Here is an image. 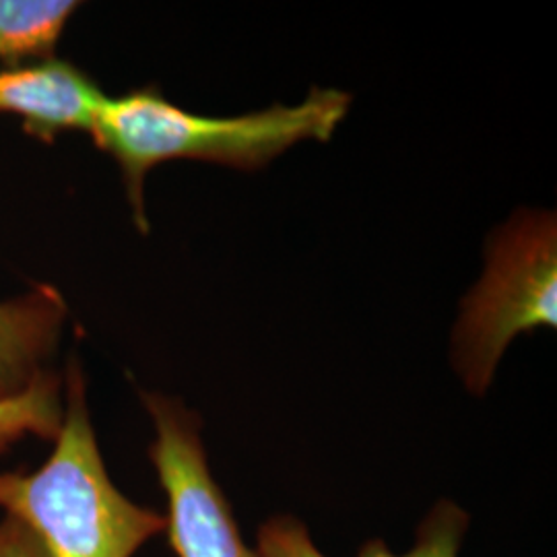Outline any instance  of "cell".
<instances>
[{
	"instance_id": "6da1fadb",
	"label": "cell",
	"mask_w": 557,
	"mask_h": 557,
	"mask_svg": "<svg viewBox=\"0 0 557 557\" xmlns=\"http://www.w3.org/2000/svg\"><path fill=\"white\" fill-rule=\"evenodd\" d=\"M351 96L312 89L298 106H273L252 114L213 119L165 100L158 89L106 98L91 137L119 163L135 221L147 232L143 186L163 161L197 160L259 170L301 140L331 139L347 116Z\"/></svg>"
},
{
	"instance_id": "7a4b0ae2",
	"label": "cell",
	"mask_w": 557,
	"mask_h": 557,
	"mask_svg": "<svg viewBox=\"0 0 557 557\" xmlns=\"http://www.w3.org/2000/svg\"><path fill=\"white\" fill-rule=\"evenodd\" d=\"M0 508L20 520L48 557H133L165 517L131 502L106 471L79 368L69 374L54 450L32 473H0Z\"/></svg>"
},
{
	"instance_id": "3957f363",
	"label": "cell",
	"mask_w": 557,
	"mask_h": 557,
	"mask_svg": "<svg viewBox=\"0 0 557 557\" xmlns=\"http://www.w3.org/2000/svg\"><path fill=\"white\" fill-rule=\"evenodd\" d=\"M539 326H557L556 218L520 211L492 239L455 331V363L469 391L483 395L510 341Z\"/></svg>"
},
{
	"instance_id": "277c9868",
	"label": "cell",
	"mask_w": 557,
	"mask_h": 557,
	"mask_svg": "<svg viewBox=\"0 0 557 557\" xmlns=\"http://www.w3.org/2000/svg\"><path fill=\"white\" fill-rule=\"evenodd\" d=\"M156 423L149 457L168 496L165 529L178 557H260L239 535L232 506L211 475L200 421L174 398L145 393Z\"/></svg>"
},
{
	"instance_id": "5b68a950",
	"label": "cell",
	"mask_w": 557,
	"mask_h": 557,
	"mask_svg": "<svg viewBox=\"0 0 557 557\" xmlns=\"http://www.w3.org/2000/svg\"><path fill=\"white\" fill-rule=\"evenodd\" d=\"M103 101L96 81L66 60L0 69V114L20 116L23 128L44 143L64 131L91 135Z\"/></svg>"
},
{
	"instance_id": "8992f818",
	"label": "cell",
	"mask_w": 557,
	"mask_h": 557,
	"mask_svg": "<svg viewBox=\"0 0 557 557\" xmlns=\"http://www.w3.org/2000/svg\"><path fill=\"white\" fill-rule=\"evenodd\" d=\"M62 301L52 289L0 304V398L17 397L41 376L59 337Z\"/></svg>"
},
{
	"instance_id": "52a82bcc",
	"label": "cell",
	"mask_w": 557,
	"mask_h": 557,
	"mask_svg": "<svg viewBox=\"0 0 557 557\" xmlns=\"http://www.w3.org/2000/svg\"><path fill=\"white\" fill-rule=\"evenodd\" d=\"M469 529V515L455 502H438L418 527V541L405 556H395L382 539L361 545L358 557H458ZM260 557H326L294 517L267 520L259 531Z\"/></svg>"
},
{
	"instance_id": "ba28073f",
	"label": "cell",
	"mask_w": 557,
	"mask_h": 557,
	"mask_svg": "<svg viewBox=\"0 0 557 557\" xmlns=\"http://www.w3.org/2000/svg\"><path fill=\"white\" fill-rule=\"evenodd\" d=\"M77 9L71 0H0V66L50 59Z\"/></svg>"
},
{
	"instance_id": "9c48e42d",
	"label": "cell",
	"mask_w": 557,
	"mask_h": 557,
	"mask_svg": "<svg viewBox=\"0 0 557 557\" xmlns=\"http://www.w3.org/2000/svg\"><path fill=\"white\" fill-rule=\"evenodd\" d=\"M62 423L59 380L41 374L25 393L0 398V438L15 442L25 434L44 440L59 436Z\"/></svg>"
},
{
	"instance_id": "30bf717a",
	"label": "cell",
	"mask_w": 557,
	"mask_h": 557,
	"mask_svg": "<svg viewBox=\"0 0 557 557\" xmlns=\"http://www.w3.org/2000/svg\"><path fill=\"white\" fill-rule=\"evenodd\" d=\"M0 557H48L36 537L25 524L15 518L0 520Z\"/></svg>"
},
{
	"instance_id": "8fae6325",
	"label": "cell",
	"mask_w": 557,
	"mask_h": 557,
	"mask_svg": "<svg viewBox=\"0 0 557 557\" xmlns=\"http://www.w3.org/2000/svg\"><path fill=\"white\" fill-rule=\"evenodd\" d=\"M9 444H11V442H7V440L0 438V453H4V450L9 448Z\"/></svg>"
}]
</instances>
